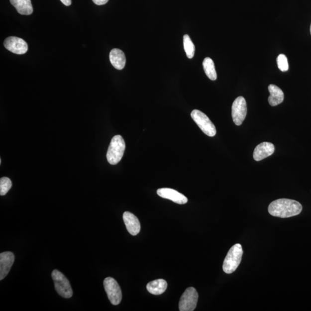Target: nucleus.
Listing matches in <instances>:
<instances>
[{
    "instance_id": "obj_1",
    "label": "nucleus",
    "mask_w": 311,
    "mask_h": 311,
    "mask_svg": "<svg viewBox=\"0 0 311 311\" xmlns=\"http://www.w3.org/2000/svg\"><path fill=\"white\" fill-rule=\"evenodd\" d=\"M303 207L301 203L290 199H279L269 205V213L273 216L288 218L301 214Z\"/></svg>"
},
{
    "instance_id": "obj_2",
    "label": "nucleus",
    "mask_w": 311,
    "mask_h": 311,
    "mask_svg": "<svg viewBox=\"0 0 311 311\" xmlns=\"http://www.w3.org/2000/svg\"><path fill=\"white\" fill-rule=\"evenodd\" d=\"M243 254L242 246L236 244L230 248L223 263L222 269L226 274H231L238 268Z\"/></svg>"
},
{
    "instance_id": "obj_3",
    "label": "nucleus",
    "mask_w": 311,
    "mask_h": 311,
    "mask_svg": "<svg viewBox=\"0 0 311 311\" xmlns=\"http://www.w3.org/2000/svg\"><path fill=\"white\" fill-rule=\"evenodd\" d=\"M126 145L121 135H117L112 138L107 153L108 162L111 165H116L121 160Z\"/></svg>"
},
{
    "instance_id": "obj_4",
    "label": "nucleus",
    "mask_w": 311,
    "mask_h": 311,
    "mask_svg": "<svg viewBox=\"0 0 311 311\" xmlns=\"http://www.w3.org/2000/svg\"><path fill=\"white\" fill-rule=\"evenodd\" d=\"M52 277L54 283L55 290L58 294L62 298H71L73 295V291L67 278L57 270L53 271Z\"/></svg>"
},
{
    "instance_id": "obj_5",
    "label": "nucleus",
    "mask_w": 311,
    "mask_h": 311,
    "mask_svg": "<svg viewBox=\"0 0 311 311\" xmlns=\"http://www.w3.org/2000/svg\"><path fill=\"white\" fill-rule=\"evenodd\" d=\"M191 116L203 132L209 137H214L216 134V129L208 116L198 109H194Z\"/></svg>"
},
{
    "instance_id": "obj_6",
    "label": "nucleus",
    "mask_w": 311,
    "mask_h": 311,
    "mask_svg": "<svg viewBox=\"0 0 311 311\" xmlns=\"http://www.w3.org/2000/svg\"><path fill=\"white\" fill-rule=\"evenodd\" d=\"M104 284L107 297L112 305H119L122 301V294L118 283L113 278L107 277L104 280Z\"/></svg>"
},
{
    "instance_id": "obj_7",
    "label": "nucleus",
    "mask_w": 311,
    "mask_h": 311,
    "mask_svg": "<svg viewBox=\"0 0 311 311\" xmlns=\"http://www.w3.org/2000/svg\"><path fill=\"white\" fill-rule=\"evenodd\" d=\"M199 294L196 289L190 287L185 291L181 296L179 303V311H193L196 308Z\"/></svg>"
},
{
    "instance_id": "obj_8",
    "label": "nucleus",
    "mask_w": 311,
    "mask_h": 311,
    "mask_svg": "<svg viewBox=\"0 0 311 311\" xmlns=\"http://www.w3.org/2000/svg\"><path fill=\"white\" fill-rule=\"evenodd\" d=\"M247 112V103L242 97L237 98L232 106L233 121L236 125L240 126L246 118Z\"/></svg>"
},
{
    "instance_id": "obj_9",
    "label": "nucleus",
    "mask_w": 311,
    "mask_h": 311,
    "mask_svg": "<svg viewBox=\"0 0 311 311\" xmlns=\"http://www.w3.org/2000/svg\"><path fill=\"white\" fill-rule=\"evenodd\" d=\"M5 48L10 52L16 54H24L27 53L28 45L21 38L16 36H10L3 42Z\"/></svg>"
},
{
    "instance_id": "obj_10",
    "label": "nucleus",
    "mask_w": 311,
    "mask_h": 311,
    "mask_svg": "<svg viewBox=\"0 0 311 311\" xmlns=\"http://www.w3.org/2000/svg\"><path fill=\"white\" fill-rule=\"evenodd\" d=\"M157 194L163 199L170 200L174 203L183 205L188 202V198L177 190L170 188H162L157 190Z\"/></svg>"
},
{
    "instance_id": "obj_11",
    "label": "nucleus",
    "mask_w": 311,
    "mask_h": 311,
    "mask_svg": "<svg viewBox=\"0 0 311 311\" xmlns=\"http://www.w3.org/2000/svg\"><path fill=\"white\" fill-rule=\"evenodd\" d=\"M14 261L12 252L7 251L0 254V280H2L8 275Z\"/></svg>"
},
{
    "instance_id": "obj_12",
    "label": "nucleus",
    "mask_w": 311,
    "mask_h": 311,
    "mask_svg": "<svg viewBox=\"0 0 311 311\" xmlns=\"http://www.w3.org/2000/svg\"><path fill=\"white\" fill-rule=\"evenodd\" d=\"M124 224L128 232L131 235L135 236L140 232L141 224L138 218L129 211H125L123 215Z\"/></svg>"
},
{
    "instance_id": "obj_13",
    "label": "nucleus",
    "mask_w": 311,
    "mask_h": 311,
    "mask_svg": "<svg viewBox=\"0 0 311 311\" xmlns=\"http://www.w3.org/2000/svg\"><path fill=\"white\" fill-rule=\"evenodd\" d=\"M275 151V146L271 142H262L256 146L254 149L253 157L257 162L262 160L273 154Z\"/></svg>"
},
{
    "instance_id": "obj_14",
    "label": "nucleus",
    "mask_w": 311,
    "mask_h": 311,
    "mask_svg": "<svg viewBox=\"0 0 311 311\" xmlns=\"http://www.w3.org/2000/svg\"><path fill=\"white\" fill-rule=\"evenodd\" d=\"M109 60L113 67L118 70H122L125 67L126 57L122 50L114 49L109 53Z\"/></svg>"
},
{
    "instance_id": "obj_15",
    "label": "nucleus",
    "mask_w": 311,
    "mask_h": 311,
    "mask_svg": "<svg viewBox=\"0 0 311 311\" xmlns=\"http://www.w3.org/2000/svg\"><path fill=\"white\" fill-rule=\"evenodd\" d=\"M268 90L270 94L268 98L270 105L276 106L284 101V94L279 87L274 85V84H270L268 87Z\"/></svg>"
},
{
    "instance_id": "obj_16",
    "label": "nucleus",
    "mask_w": 311,
    "mask_h": 311,
    "mask_svg": "<svg viewBox=\"0 0 311 311\" xmlns=\"http://www.w3.org/2000/svg\"><path fill=\"white\" fill-rule=\"evenodd\" d=\"M11 4L23 15H30L33 12L31 0H10Z\"/></svg>"
},
{
    "instance_id": "obj_17",
    "label": "nucleus",
    "mask_w": 311,
    "mask_h": 311,
    "mask_svg": "<svg viewBox=\"0 0 311 311\" xmlns=\"http://www.w3.org/2000/svg\"><path fill=\"white\" fill-rule=\"evenodd\" d=\"M167 288V282L159 279L150 282L146 286L148 291L152 295H160L165 292Z\"/></svg>"
},
{
    "instance_id": "obj_18",
    "label": "nucleus",
    "mask_w": 311,
    "mask_h": 311,
    "mask_svg": "<svg viewBox=\"0 0 311 311\" xmlns=\"http://www.w3.org/2000/svg\"><path fill=\"white\" fill-rule=\"evenodd\" d=\"M203 67L206 74L211 80L217 79V73L215 71L214 62L209 57L205 58L203 61Z\"/></svg>"
},
{
    "instance_id": "obj_19",
    "label": "nucleus",
    "mask_w": 311,
    "mask_h": 311,
    "mask_svg": "<svg viewBox=\"0 0 311 311\" xmlns=\"http://www.w3.org/2000/svg\"><path fill=\"white\" fill-rule=\"evenodd\" d=\"M184 45L187 57L192 59L195 56L196 48L189 35L186 34L184 36Z\"/></svg>"
},
{
    "instance_id": "obj_20",
    "label": "nucleus",
    "mask_w": 311,
    "mask_h": 311,
    "mask_svg": "<svg viewBox=\"0 0 311 311\" xmlns=\"http://www.w3.org/2000/svg\"><path fill=\"white\" fill-rule=\"evenodd\" d=\"M12 184L8 178L3 177L0 179V195L5 196L12 188Z\"/></svg>"
},
{
    "instance_id": "obj_21",
    "label": "nucleus",
    "mask_w": 311,
    "mask_h": 311,
    "mask_svg": "<svg viewBox=\"0 0 311 311\" xmlns=\"http://www.w3.org/2000/svg\"><path fill=\"white\" fill-rule=\"evenodd\" d=\"M278 67L282 72H286L289 69V64L287 57L285 55L281 54L277 59Z\"/></svg>"
},
{
    "instance_id": "obj_22",
    "label": "nucleus",
    "mask_w": 311,
    "mask_h": 311,
    "mask_svg": "<svg viewBox=\"0 0 311 311\" xmlns=\"http://www.w3.org/2000/svg\"><path fill=\"white\" fill-rule=\"evenodd\" d=\"M93 2L98 5H102L105 4L108 1V0H93Z\"/></svg>"
},
{
    "instance_id": "obj_23",
    "label": "nucleus",
    "mask_w": 311,
    "mask_h": 311,
    "mask_svg": "<svg viewBox=\"0 0 311 311\" xmlns=\"http://www.w3.org/2000/svg\"><path fill=\"white\" fill-rule=\"evenodd\" d=\"M66 6H70L72 4V0H60Z\"/></svg>"
},
{
    "instance_id": "obj_24",
    "label": "nucleus",
    "mask_w": 311,
    "mask_h": 311,
    "mask_svg": "<svg viewBox=\"0 0 311 311\" xmlns=\"http://www.w3.org/2000/svg\"><path fill=\"white\" fill-rule=\"evenodd\" d=\"M310 32H311V27H310Z\"/></svg>"
}]
</instances>
